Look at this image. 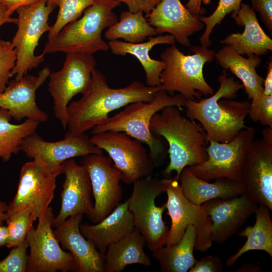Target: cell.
Segmentation results:
<instances>
[{"label": "cell", "mask_w": 272, "mask_h": 272, "mask_svg": "<svg viewBox=\"0 0 272 272\" xmlns=\"http://www.w3.org/2000/svg\"><path fill=\"white\" fill-rule=\"evenodd\" d=\"M161 89L134 81L120 88H112L105 76L96 69L90 85L82 97L69 103L67 107L69 131L81 134L104 122L109 114L137 101L150 102Z\"/></svg>", "instance_id": "cell-1"}, {"label": "cell", "mask_w": 272, "mask_h": 272, "mask_svg": "<svg viewBox=\"0 0 272 272\" xmlns=\"http://www.w3.org/2000/svg\"><path fill=\"white\" fill-rule=\"evenodd\" d=\"M220 87L210 97L187 99L186 116L198 121L205 130L208 141L228 143L246 127L244 120L248 115L250 102L233 100L243 85L225 71L219 76Z\"/></svg>", "instance_id": "cell-2"}, {"label": "cell", "mask_w": 272, "mask_h": 272, "mask_svg": "<svg viewBox=\"0 0 272 272\" xmlns=\"http://www.w3.org/2000/svg\"><path fill=\"white\" fill-rule=\"evenodd\" d=\"M181 111L175 106H166L154 115L150 125L152 133L163 137L168 144L170 161L163 174L168 177L175 171L174 178L178 181L185 167L207 159L209 144L202 127L182 115Z\"/></svg>", "instance_id": "cell-3"}, {"label": "cell", "mask_w": 272, "mask_h": 272, "mask_svg": "<svg viewBox=\"0 0 272 272\" xmlns=\"http://www.w3.org/2000/svg\"><path fill=\"white\" fill-rule=\"evenodd\" d=\"M187 99L179 93L172 95L161 89L152 101H137L127 105L120 112L93 128L91 132L95 134L113 131L127 133L148 146L155 167L158 166L163 163L166 157L165 149L162 142L151 131L152 118L168 106H175L182 110Z\"/></svg>", "instance_id": "cell-4"}, {"label": "cell", "mask_w": 272, "mask_h": 272, "mask_svg": "<svg viewBox=\"0 0 272 272\" xmlns=\"http://www.w3.org/2000/svg\"><path fill=\"white\" fill-rule=\"evenodd\" d=\"M117 0H97L87 8L83 16L63 27L52 39L46 42L43 54L81 52L93 54L109 50L102 33L118 21L113 10L119 6Z\"/></svg>", "instance_id": "cell-5"}, {"label": "cell", "mask_w": 272, "mask_h": 272, "mask_svg": "<svg viewBox=\"0 0 272 272\" xmlns=\"http://www.w3.org/2000/svg\"><path fill=\"white\" fill-rule=\"evenodd\" d=\"M194 52L185 55L174 44L160 55L165 66L161 73V89L173 95L177 92L188 99L200 100L202 95H212L214 89L203 77V67L215 58V52L203 46L191 47Z\"/></svg>", "instance_id": "cell-6"}, {"label": "cell", "mask_w": 272, "mask_h": 272, "mask_svg": "<svg viewBox=\"0 0 272 272\" xmlns=\"http://www.w3.org/2000/svg\"><path fill=\"white\" fill-rule=\"evenodd\" d=\"M164 192L163 179L150 176L133 183L127 199L134 226L144 237L146 245L152 252L165 245L168 238L169 229L162 217L166 207L164 204L158 207L155 203L156 198Z\"/></svg>", "instance_id": "cell-7"}, {"label": "cell", "mask_w": 272, "mask_h": 272, "mask_svg": "<svg viewBox=\"0 0 272 272\" xmlns=\"http://www.w3.org/2000/svg\"><path fill=\"white\" fill-rule=\"evenodd\" d=\"M56 7L47 0H39L16 10L17 30L11 42L17 53L11 72L15 79L22 78L43 61L44 54L36 55L35 50L41 37L50 30L49 17Z\"/></svg>", "instance_id": "cell-8"}, {"label": "cell", "mask_w": 272, "mask_h": 272, "mask_svg": "<svg viewBox=\"0 0 272 272\" xmlns=\"http://www.w3.org/2000/svg\"><path fill=\"white\" fill-rule=\"evenodd\" d=\"M165 192L167 195L164 203L171 220L165 245L178 242L186 229L192 225L196 230L195 249L206 251L212 246V221L202 205L190 201L183 194L179 181L175 178H163Z\"/></svg>", "instance_id": "cell-9"}, {"label": "cell", "mask_w": 272, "mask_h": 272, "mask_svg": "<svg viewBox=\"0 0 272 272\" xmlns=\"http://www.w3.org/2000/svg\"><path fill=\"white\" fill-rule=\"evenodd\" d=\"M96 65L92 54L67 53L61 69L49 74L48 90L53 99L54 114L63 129L67 126V106L74 96L88 89Z\"/></svg>", "instance_id": "cell-10"}, {"label": "cell", "mask_w": 272, "mask_h": 272, "mask_svg": "<svg viewBox=\"0 0 272 272\" xmlns=\"http://www.w3.org/2000/svg\"><path fill=\"white\" fill-rule=\"evenodd\" d=\"M255 134L254 127H246L229 142L209 141L207 159L187 167L194 175L206 181L226 178L242 183L245 159Z\"/></svg>", "instance_id": "cell-11"}, {"label": "cell", "mask_w": 272, "mask_h": 272, "mask_svg": "<svg viewBox=\"0 0 272 272\" xmlns=\"http://www.w3.org/2000/svg\"><path fill=\"white\" fill-rule=\"evenodd\" d=\"M90 140L107 152L120 172L123 182L131 184L152 176L155 166L149 152L139 140L125 132L113 131L93 134Z\"/></svg>", "instance_id": "cell-12"}, {"label": "cell", "mask_w": 272, "mask_h": 272, "mask_svg": "<svg viewBox=\"0 0 272 272\" xmlns=\"http://www.w3.org/2000/svg\"><path fill=\"white\" fill-rule=\"evenodd\" d=\"M61 166L52 168L36 160L22 167L16 193L8 205V216L26 207L30 208L34 219H38L50 207L54 196L57 177Z\"/></svg>", "instance_id": "cell-13"}, {"label": "cell", "mask_w": 272, "mask_h": 272, "mask_svg": "<svg viewBox=\"0 0 272 272\" xmlns=\"http://www.w3.org/2000/svg\"><path fill=\"white\" fill-rule=\"evenodd\" d=\"M54 216L49 207L38 219L36 228L29 230L26 240L30 248L26 272L72 271L74 258L60 246L52 229Z\"/></svg>", "instance_id": "cell-14"}, {"label": "cell", "mask_w": 272, "mask_h": 272, "mask_svg": "<svg viewBox=\"0 0 272 272\" xmlns=\"http://www.w3.org/2000/svg\"><path fill=\"white\" fill-rule=\"evenodd\" d=\"M254 140L245 159L242 182L250 198L272 210V127L262 130Z\"/></svg>", "instance_id": "cell-15"}, {"label": "cell", "mask_w": 272, "mask_h": 272, "mask_svg": "<svg viewBox=\"0 0 272 272\" xmlns=\"http://www.w3.org/2000/svg\"><path fill=\"white\" fill-rule=\"evenodd\" d=\"M81 164L89 174L94 198L93 212L89 219L97 223L110 214L122 199L121 174L112 166L111 158L103 153L84 156Z\"/></svg>", "instance_id": "cell-16"}, {"label": "cell", "mask_w": 272, "mask_h": 272, "mask_svg": "<svg viewBox=\"0 0 272 272\" xmlns=\"http://www.w3.org/2000/svg\"><path fill=\"white\" fill-rule=\"evenodd\" d=\"M21 151L30 159L52 168L61 167L62 163L70 159L103 153L85 133L75 134L70 131L56 142L46 141L34 132L24 140Z\"/></svg>", "instance_id": "cell-17"}, {"label": "cell", "mask_w": 272, "mask_h": 272, "mask_svg": "<svg viewBox=\"0 0 272 272\" xmlns=\"http://www.w3.org/2000/svg\"><path fill=\"white\" fill-rule=\"evenodd\" d=\"M61 166L65 179L60 194V209L53 218V228L71 216L86 215L89 219L94 209L91 199V182L85 168L74 158L64 161Z\"/></svg>", "instance_id": "cell-18"}, {"label": "cell", "mask_w": 272, "mask_h": 272, "mask_svg": "<svg viewBox=\"0 0 272 272\" xmlns=\"http://www.w3.org/2000/svg\"><path fill=\"white\" fill-rule=\"evenodd\" d=\"M50 74L48 66L41 69L37 76L26 75L9 82L0 93V108L7 110L12 118L20 121L24 118L40 122L48 119L47 114L36 102V92Z\"/></svg>", "instance_id": "cell-19"}, {"label": "cell", "mask_w": 272, "mask_h": 272, "mask_svg": "<svg viewBox=\"0 0 272 272\" xmlns=\"http://www.w3.org/2000/svg\"><path fill=\"white\" fill-rule=\"evenodd\" d=\"M202 205L212 221V241L219 244L236 234L257 207L246 192L233 197L213 199Z\"/></svg>", "instance_id": "cell-20"}, {"label": "cell", "mask_w": 272, "mask_h": 272, "mask_svg": "<svg viewBox=\"0 0 272 272\" xmlns=\"http://www.w3.org/2000/svg\"><path fill=\"white\" fill-rule=\"evenodd\" d=\"M199 17L193 15L180 0H162L145 16L157 34L168 33L185 47L191 46L188 37L204 26Z\"/></svg>", "instance_id": "cell-21"}, {"label": "cell", "mask_w": 272, "mask_h": 272, "mask_svg": "<svg viewBox=\"0 0 272 272\" xmlns=\"http://www.w3.org/2000/svg\"><path fill=\"white\" fill-rule=\"evenodd\" d=\"M83 215L71 216L55 228L54 234L74 260L73 271L104 272V254L82 234L80 225Z\"/></svg>", "instance_id": "cell-22"}, {"label": "cell", "mask_w": 272, "mask_h": 272, "mask_svg": "<svg viewBox=\"0 0 272 272\" xmlns=\"http://www.w3.org/2000/svg\"><path fill=\"white\" fill-rule=\"evenodd\" d=\"M232 17L237 24L244 26V31L229 35L220 43L231 46L242 55L254 54L259 56L272 50V40L263 30L249 5L241 3L239 9L233 12Z\"/></svg>", "instance_id": "cell-23"}, {"label": "cell", "mask_w": 272, "mask_h": 272, "mask_svg": "<svg viewBox=\"0 0 272 272\" xmlns=\"http://www.w3.org/2000/svg\"><path fill=\"white\" fill-rule=\"evenodd\" d=\"M134 228L132 214L127 200L119 203L104 219L95 225H80L82 234L101 252L105 254L108 247L118 241Z\"/></svg>", "instance_id": "cell-24"}, {"label": "cell", "mask_w": 272, "mask_h": 272, "mask_svg": "<svg viewBox=\"0 0 272 272\" xmlns=\"http://www.w3.org/2000/svg\"><path fill=\"white\" fill-rule=\"evenodd\" d=\"M179 180L183 194L197 205L213 199L233 197L246 192L245 186L241 182L222 178L210 183L194 175L187 167L181 172Z\"/></svg>", "instance_id": "cell-25"}, {"label": "cell", "mask_w": 272, "mask_h": 272, "mask_svg": "<svg viewBox=\"0 0 272 272\" xmlns=\"http://www.w3.org/2000/svg\"><path fill=\"white\" fill-rule=\"evenodd\" d=\"M247 56V58L243 57L228 45L215 54L219 64L222 68L229 70L241 81L248 98L252 99L263 94L264 79L256 71L261 59L254 54Z\"/></svg>", "instance_id": "cell-26"}, {"label": "cell", "mask_w": 272, "mask_h": 272, "mask_svg": "<svg viewBox=\"0 0 272 272\" xmlns=\"http://www.w3.org/2000/svg\"><path fill=\"white\" fill-rule=\"evenodd\" d=\"M175 40L170 34L151 37L145 42L130 43L118 40L109 41L108 43L109 49L112 53L117 55L130 54L134 56L142 64L145 71L147 86H159L160 75L165 64L162 60L152 58L149 52L155 45L166 44H174Z\"/></svg>", "instance_id": "cell-27"}, {"label": "cell", "mask_w": 272, "mask_h": 272, "mask_svg": "<svg viewBox=\"0 0 272 272\" xmlns=\"http://www.w3.org/2000/svg\"><path fill=\"white\" fill-rule=\"evenodd\" d=\"M146 243L144 237L134 227L108 247L104 254V272H121L132 264L151 266V259L144 251Z\"/></svg>", "instance_id": "cell-28"}, {"label": "cell", "mask_w": 272, "mask_h": 272, "mask_svg": "<svg viewBox=\"0 0 272 272\" xmlns=\"http://www.w3.org/2000/svg\"><path fill=\"white\" fill-rule=\"evenodd\" d=\"M196 239L195 228L189 225L182 238L177 243L163 246L152 251L153 258L162 272H186L194 264L193 251Z\"/></svg>", "instance_id": "cell-29"}, {"label": "cell", "mask_w": 272, "mask_h": 272, "mask_svg": "<svg viewBox=\"0 0 272 272\" xmlns=\"http://www.w3.org/2000/svg\"><path fill=\"white\" fill-rule=\"evenodd\" d=\"M256 220L253 226H247L238 235L247 240L236 253L229 257L225 264L233 265L244 253L250 250H263L272 257V221L270 210L258 206L255 210Z\"/></svg>", "instance_id": "cell-30"}, {"label": "cell", "mask_w": 272, "mask_h": 272, "mask_svg": "<svg viewBox=\"0 0 272 272\" xmlns=\"http://www.w3.org/2000/svg\"><path fill=\"white\" fill-rule=\"evenodd\" d=\"M12 117L9 111L0 108V159L9 161L13 154L21 151L24 140L36 132L39 122L26 119L20 124L10 122Z\"/></svg>", "instance_id": "cell-31"}, {"label": "cell", "mask_w": 272, "mask_h": 272, "mask_svg": "<svg viewBox=\"0 0 272 272\" xmlns=\"http://www.w3.org/2000/svg\"><path fill=\"white\" fill-rule=\"evenodd\" d=\"M156 35L154 28L149 23L142 11L132 13L129 11L122 12L118 21L104 33L105 37L109 41L122 38L130 43H141Z\"/></svg>", "instance_id": "cell-32"}, {"label": "cell", "mask_w": 272, "mask_h": 272, "mask_svg": "<svg viewBox=\"0 0 272 272\" xmlns=\"http://www.w3.org/2000/svg\"><path fill=\"white\" fill-rule=\"evenodd\" d=\"M8 231V248H13L21 244L35 221L30 208H23L9 216L6 219Z\"/></svg>", "instance_id": "cell-33"}, {"label": "cell", "mask_w": 272, "mask_h": 272, "mask_svg": "<svg viewBox=\"0 0 272 272\" xmlns=\"http://www.w3.org/2000/svg\"><path fill=\"white\" fill-rule=\"evenodd\" d=\"M97 0H59L56 19L48 31V40L53 39L67 24L80 18L84 11Z\"/></svg>", "instance_id": "cell-34"}, {"label": "cell", "mask_w": 272, "mask_h": 272, "mask_svg": "<svg viewBox=\"0 0 272 272\" xmlns=\"http://www.w3.org/2000/svg\"><path fill=\"white\" fill-rule=\"evenodd\" d=\"M242 0H219L215 11L209 16L199 17V20L206 25L203 34L199 40L201 46L209 47L212 43L210 37L213 29L217 24H220L225 17L229 13L238 10Z\"/></svg>", "instance_id": "cell-35"}, {"label": "cell", "mask_w": 272, "mask_h": 272, "mask_svg": "<svg viewBox=\"0 0 272 272\" xmlns=\"http://www.w3.org/2000/svg\"><path fill=\"white\" fill-rule=\"evenodd\" d=\"M248 115L254 122L272 127V95L262 94L252 99Z\"/></svg>", "instance_id": "cell-36"}, {"label": "cell", "mask_w": 272, "mask_h": 272, "mask_svg": "<svg viewBox=\"0 0 272 272\" xmlns=\"http://www.w3.org/2000/svg\"><path fill=\"white\" fill-rule=\"evenodd\" d=\"M28 248L26 239L13 247L8 256L0 261V272H26Z\"/></svg>", "instance_id": "cell-37"}, {"label": "cell", "mask_w": 272, "mask_h": 272, "mask_svg": "<svg viewBox=\"0 0 272 272\" xmlns=\"http://www.w3.org/2000/svg\"><path fill=\"white\" fill-rule=\"evenodd\" d=\"M17 53L12 42L0 37V93L6 89L15 65Z\"/></svg>", "instance_id": "cell-38"}, {"label": "cell", "mask_w": 272, "mask_h": 272, "mask_svg": "<svg viewBox=\"0 0 272 272\" xmlns=\"http://www.w3.org/2000/svg\"><path fill=\"white\" fill-rule=\"evenodd\" d=\"M189 272H221L223 265L221 258L217 255H208L196 260L188 270Z\"/></svg>", "instance_id": "cell-39"}, {"label": "cell", "mask_w": 272, "mask_h": 272, "mask_svg": "<svg viewBox=\"0 0 272 272\" xmlns=\"http://www.w3.org/2000/svg\"><path fill=\"white\" fill-rule=\"evenodd\" d=\"M252 9L257 11L270 34L272 33V0H251Z\"/></svg>", "instance_id": "cell-40"}, {"label": "cell", "mask_w": 272, "mask_h": 272, "mask_svg": "<svg viewBox=\"0 0 272 272\" xmlns=\"http://www.w3.org/2000/svg\"><path fill=\"white\" fill-rule=\"evenodd\" d=\"M119 2L126 5L128 11L136 13L142 11L146 15L149 14L152 10L162 0H117Z\"/></svg>", "instance_id": "cell-41"}, {"label": "cell", "mask_w": 272, "mask_h": 272, "mask_svg": "<svg viewBox=\"0 0 272 272\" xmlns=\"http://www.w3.org/2000/svg\"><path fill=\"white\" fill-rule=\"evenodd\" d=\"M39 0H0L6 7L8 15L11 16L20 7L32 5Z\"/></svg>", "instance_id": "cell-42"}, {"label": "cell", "mask_w": 272, "mask_h": 272, "mask_svg": "<svg viewBox=\"0 0 272 272\" xmlns=\"http://www.w3.org/2000/svg\"><path fill=\"white\" fill-rule=\"evenodd\" d=\"M267 72L266 77L263 82V94L265 95H272V60L271 58L268 62Z\"/></svg>", "instance_id": "cell-43"}, {"label": "cell", "mask_w": 272, "mask_h": 272, "mask_svg": "<svg viewBox=\"0 0 272 272\" xmlns=\"http://www.w3.org/2000/svg\"><path fill=\"white\" fill-rule=\"evenodd\" d=\"M210 1L204 0V3H210ZM201 0H189L185 7L193 15L199 16V14L201 12Z\"/></svg>", "instance_id": "cell-44"}, {"label": "cell", "mask_w": 272, "mask_h": 272, "mask_svg": "<svg viewBox=\"0 0 272 272\" xmlns=\"http://www.w3.org/2000/svg\"><path fill=\"white\" fill-rule=\"evenodd\" d=\"M17 18L9 16L6 7L0 2V27L4 24L14 23L16 24Z\"/></svg>", "instance_id": "cell-45"}, {"label": "cell", "mask_w": 272, "mask_h": 272, "mask_svg": "<svg viewBox=\"0 0 272 272\" xmlns=\"http://www.w3.org/2000/svg\"><path fill=\"white\" fill-rule=\"evenodd\" d=\"M8 231L7 226L0 224V247L6 246L8 240Z\"/></svg>", "instance_id": "cell-46"}, {"label": "cell", "mask_w": 272, "mask_h": 272, "mask_svg": "<svg viewBox=\"0 0 272 272\" xmlns=\"http://www.w3.org/2000/svg\"><path fill=\"white\" fill-rule=\"evenodd\" d=\"M8 209V205L0 200V224H3V222L6 220Z\"/></svg>", "instance_id": "cell-47"}, {"label": "cell", "mask_w": 272, "mask_h": 272, "mask_svg": "<svg viewBox=\"0 0 272 272\" xmlns=\"http://www.w3.org/2000/svg\"><path fill=\"white\" fill-rule=\"evenodd\" d=\"M260 266L255 265L252 264H246L240 267L237 271H258L261 270Z\"/></svg>", "instance_id": "cell-48"}, {"label": "cell", "mask_w": 272, "mask_h": 272, "mask_svg": "<svg viewBox=\"0 0 272 272\" xmlns=\"http://www.w3.org/2000/svg\"><path fill=\"white\" fill-rule=\"evenodd\" d=\"M47 1L58 6L59 0H47Z\"/></svg>", "instance_id": "cell-49"}]
</instances>
